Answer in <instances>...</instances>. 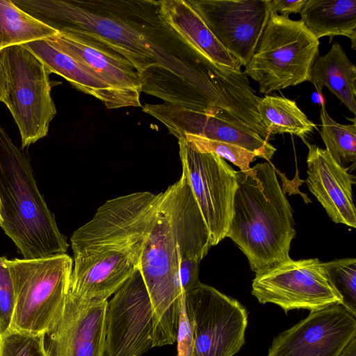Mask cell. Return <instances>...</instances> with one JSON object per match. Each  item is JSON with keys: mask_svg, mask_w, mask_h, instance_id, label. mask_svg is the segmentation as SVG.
<instances>
[{"mask_svg": "<svg viewBox=\"0 0 356 356\" xmlns=\"http://www.w3.org/2000/svg\"><path fill=\"white\" fill-rule=\"evenodd\" d=\"M26 13L58 32L108 46L136 69L142 92L193 110L227 113L241 90L239 72L192 48L161 17L159 1L24 0Z\"/></svg>", "mask_w": 356, "mask_h": 356, "instance_id": "obj_1", "label": "cell"}, {"mask_svg": "<svg viewBox=\"0 0 356 356\" xmlns=\"http://www.w3.org/2000/svg\"><path fill=\"white\" fill-rule=\"evenodd\" d=\"M236 188L226 237L246 256L258 273L290 259L296 236L291 204L270 162L248 172L236 171Z\"/></svg>", "mask_w": 356, "mask_h": 356, "instance_id": "obj_2", "label": "cell"}, {"mask_svg": "<svg viewBox=\"0 0 356 356\" xmlns=\"http://www.w3.org/2000/svg\"><path fill=\"white\" fill-rule=\"evenodd\" d=\"M1 227L24 259L66 254V237L38 188L24 153L0 127Z\"/></svg>", "mask_w": 356, "mask_h": 356, "instance_id": "obj_3", "label": "cell"}, {"mask_svg": "<svg viewBox=\"0 0 356 356\" xmlns=\"http://www.w3.org/2000/svg\"><path fill=\"white\" fill-rule=\"evenodd\" d=\"M319 55V40L302 21L272 13L243 73L255 81L259 92L273 91L309 81Z\"/></svg>", "mask_w": 356, "mask_h": 356, "instance_id": "obj_4", "label": "cell"}, {"mask_svg": "<svg viewBox=\"0 0 356 356\" xmlns=\"http://www.w3.org/2000/svg\"><path fill=\"white\" fill-rule=\"evenodd\" d=\"M15 306L10 328L46 334L60 316L69 289L72 259L67 254L7 261Z\"/></svg>", "mask_w": 356, "mask_h": 356, "instance_id": "obj_5", "label": "cell"}, {"mask_svg": "<svg viewBox=\"0 0 356 356\" xmlns=\"http://www.w3.org/2000/svg\"><path fill=\"white\" fill-rule=\"evenodd\" d=\"M138 269L155 315L154 347L172 344L177 340L183 293L179 280L176 242L162 199L143 245Z\"/></svg>", "mask_w": 356, "mask_h": 356, "instance_id": "obj_6", "label": "cell"}, {"mask_svg": "<svg viewBox=\"0 0 356 356\" xmlns=\"http://www.w3.org/2000/svg\"><path fill=\"white\" fill-rule=\"evenodd\" d=\"M5 76L3 103L20 133L22 147L47 136L56 108L51 95V72L24 44L0 51Z\"/></svg>", "mask_w": 356, "mask_h": 356, "instance_id": "obj_7", "label": "cell"}, {"mask_svg": "<svg viewBox=\"0 0 356 356\" xmlns=\"http://www.w3.org/2000/svg\"><path fill=\"white\" fill-rule=\"evenodd\" d=\"M162 196L163 192H136L106 201L90 220L73 233L70 239L73 253L105 248L128 251L140 261Z\"/></svg>", "mask_w": 356, "mask_h": 356, "instance_id": "obj_8", "label": "cell"}, {"mask_svg": "<svg viewBox=\"0 0 356 356\" xmlns=\"http://www.w3.org/2000/svg\"><path fill=\"white\" fill-rule=\"evenodd\" d=\"M255 274L252 294L260 303L277 305L285 313L298 309L321 310L342 304L323 262L318 258L290 259Z\"/></svg>", "mask_w": 356, "mask_h": 356, "instance_id": "obj_9", "label": "cell"}, {"mask_svg": "<svg viewBox=\"0 0 356 356\" xmlns=\"http://www.w3.org/2000/svg\"><path fill=\"white\" fill-rule=\"evenodd\" d=\"M186 176L209 231L211 246L226 237L236 188V171L212 153L197 151L178 140Z\"/></svg>", "mask_w": 356, "mask_h": 356, "instance_id": "obj_10", "label": "cell"}, {"mask_svg": "<svg viewBox=\"0 0 356 356\" xmlns=\"http://www.w3.org/2000/svg\"><path fill=\"white\" fill-rule=\"evenodd\" d=\"M194 328L193 356H234L245 343L246 309L236 299L200 283L184 293Z\"/></svg>", "mask_w": 356, "mask_h": 356, "instance_id": "obj_11", "label": "cell"}, {"mask_svg": "<svg viewBox=\"0 0 356 356\" xmlns=\"http://www.w3.org/2000/svg\"><path fill=\"white\" fill-rule=\"evenodd\" d=\"M107 303L104 356H140L154 347L156 318L137 269Z\"/></svg>", "mask_w": 356, "mask_h": 356, "instance_id": "obj_12", "label": "cell"}, {"mask_svg": "<svg viewBox=\"0 0 356 356\" xmlns=\"http://www.w3.org/2000/svg\"><path fill=\"white\" fill-rule=\"evenodd\" d=\"M188 1L220 44L245 67L272 14L269 0Z\"/></svg>", "mask_w": 356, "mask_h": 356, "instance_id": "obj_13", "label": "cell"}, {"mask_svg": "<svg viewBox=\"0 0 356 356\" xmlns=\"http://www.w3.org/2000/svg\"><path fill=\"white\" fill-rule=\"evenodd\" d=\"M356 337V316L342 305L311 311L277 335L267 356H339Z\"/></svg>", "mask_w": 356, "mask_h": 356, "instance_id": "obj_14", "label": "cell"}, {"mask_svg": "<svg viewBox=\"0 0 356 356\" xmlns=\"http://www.w3.org/2000/svg\"><path fill=\"white\" fill-rule=\"evenodd\" d=\"M143 111L163 124L177 140L186 134L234 144L269 161L276 149L254 130L213 111H197L163 102L146 104Z\"/></svg>", "mask_w": 356, "mask_h": 356, "instance_id": "obj_15", "label": "cell"}, {"mask_svg": "<svg viewBox=\"0 0 356 356\" xmlns=\"http://www.w3.org/2000/svg\"><path fill=\"white\" fill-rule=\"evenodd\" d=\"M107 300L83 299L69 290L63 309L45 334L47 356H104Z\"/></svg>", "mask_w": 356, "mask_h": 356, "instance_id": "obj_16", "label": "cell"}, {"mask_svg": "<svg viewBox=\"0 0 356 356\" xmlns=\"http://www.w3.org/2000/svg\"><path fill=\"white\" fill-rule=\"evenodd\" d=\"M179 256V279L184 286L199 281L202 259L211 247L208 229L186 176L163 192Z\"/></svg>", "mask_w": 356, "mask_h": 356, "instance_id": "obj_17", "label": "cell"}, {"mask_svg": "<svg viewBox=\"0 0 356 356\" xmlns=\"http://www.w3.org/2000/svg\"><path fill=\"white\" fill-rule=\"evenodd\" d=\"M68 290L86 300H107L138 269L139 261L129 252L90 248L74 253Z\"/></svg>", "mask_w": 356, "mask_h": 356, "instance_id": "obj_18", "label": "cell"}, {"mask_svg": "<svg viewBox=\"0 0 356 356\" xmlns=\"http://www.w3.org/2000/svg\"><path fill=\"white\" fill-rule=\"evenodd\" d=\"M308 147V188L336 223L356 227L353 186L355 177L349 168L339 165L326 149L302 140Z\"/></svg>", "mask_w": 356, "mask_h": 356, "instance_id": "obj_19", "label": "cell"}, {"mask_svg": "<svg viewBox=\"0 0 356 356\" xmlns=\"http://www.w3.org/2000/svg\"><path fill=\"white\" fill-rule=\"evenodd\" d=\"M48 39L110 86L138 95L142 92L136 69L108 46L86 36L58 31Z\"/></svg>", "mask_w": 356, "mask_h": 356, "instance_id": "obj_20", "label": "cell"}, {"mask_svg": "<svg viewBox=\"0 0 356 356\" xmlns=\"http://www.w3.org/2000/svg\"><path fill=\"white\" fill-rule=\"evenodd\" d=\"M24 45L42 60L51 73L61 76L77 90L95 97L106 108L142 106L140 95L110 86L79 61L58 49L49 39Z\"/></svg>", "mask_w": 356, "mask_h": 356, "instance_id": "obj_21", "label": "cell"}, {"mask_svg": "<svg viewBox=\"0 0 356 356\" xmlns=\"http://www.w3.org/2000/svg\"><path fill=\"white\" fill-rule=\"evenodd\" d=\"M164 22L192 48L213 62L236 71L241 65L217 40L188 0L159 1Z\"/></svg>", "mask_w": 356, "mask_h": 356, "instance_id": "obj_22", "label": "cell"}, {"mask_svg": "<svg viewBox=\"0 0 356 356\" xmlns=\"http://www.w3.org/2000/svg\"><path fill=\"white\" fill-rule=\"evenodd\" d=\"M309 81L319 95L327 87L353 114H356V67L341 44L334 42L330 49L318 56L312 67Z\"/></svg>", "mask_w": 356, "mask_h": 356, "instance_id": "obj_23", "label": "cell"}, {"mask_svg": "<svg viewBox=\"0 0 356 356\" xmlns=\"http://www.w3.org/2000/svg\"><path fill=\"white\" fill-rule=\"evenodd\" d=\"M300 13L306 29L318 40L346 36L356 49V0H307Z\"/></svg>", "mask_w": 356, "mask_h": 356, "instance_id": "obj_24", "label": "cell"}, {"mask_svg": "<svg viewBox=\"0 0 356 356\" xmlns=\"http://www.w3.org/2000/svg\"><path fill=\"white\" fill-rule=\"evenodd\" d=\"M257 110L266 130L273 138L276 134H290L305 139L316 124L298 108L295 101L284 97L266 95Z\"/></svg>", "mask_w": 356, "mask_h": 356, "instance_id": "obj_25", "label": "cell"}, {"mask_svg": "<svg viewBox=\"0 0 356 356\" xmlns=\"http://www.w3.org/2000/svg\"><path fill=\"white\" fill-rule=\"evenodd\" d=\"M58 31L32 17L13 1L0 0V51L50 38Z\"/></svg>", "mask_w": 356, "mask_h": 356, "instance_id": "obj_26", "label": "cell"}, {"mask_svg": "<svg viewBox=\"0 0 356 356\" xmlns=\"http://www.w3.org/2000/svg\"><path fill=\"white\" fill-rule=\"evenodd\" d=\"M321 122V136L326 150L341 167L349 163L355 165L356 161V126L342 124L334 120L328 114L325 105L321 102L320 111Z\"/></svg>", "mask_w": 356, "mask_h": 356, "instance_id": "obj_27", "label": "cell"}, {"mask_svg": "<svg viewBox=\"0 0 356 356\" xmlns=\"http://www.w3.org/2000/svg\"><path fill=\"white\" fill-rule=\"evenodd\" d=\"M328 278L342 299V305L356 316V259L343 258L323 262Z\"/></svg>", "mask_w": 356, "mask_h": 356, "instance_id": "obj_28", "label": "cell"}, {"mask_svg": "<svg viewBox=\"0 0 356 356\" xmlns=\"http://www.w3.org/2000/svg\"><path fill=\"white\" fill-rule=\"evenodd\" d=\"M182 138L193 149L201 152L212 153L224 160H228L242 172L249 171L250 163L257 157L254 153L234 144L191 134H186Z\"/></svg>", "mask_w": 356, "mask_h": 356, "instance_id": "obj_29", "label": "cell"}, {"mask_svg": "<svg viewBox=\"0 0 356 356\" xmlns=\"http://www.w3.org/2000/svg\"><path fill=\"white\" fill-rule=\"evenodd\" d=\"M44 337L9 328L0 332V356H47Z\"/></svg>", "mask_w": 356, "mask_h": 356, "instance_id": "obj_30", "label": "cell"}, {"mask_svg": "<svg viewBox=\"0 0 356 356\" xmlns=\"http://www.w3.org/2000/svg\"><path fill=\"white\" fill-rule=\"evenodd\" d=\"M7 261L0 256V332L10 328L15 306L13 281Z\"/></svg>", "mask_w": 356, "mask_h": 356, "instance_id": "obj_31", "label": "cell"}, {"mask_svg": "<svg viewBox=\"0 0 356 356\" xmlns=\"http://www.w3.org/2000/svg\"><path fill=\"white\" fill-rule=\"evenodd\" d=\"M177 356H193L194 346L193 322L189 304L183 293L177 335Z\"/></svg>", "mask_w": 356, "mask_h": 356, "instance_id": "obj_32", "label": "cell"}, {"mask_svg": "<svg viewBox=\"0 0 356 356\" xmlns=\"http://www.w3.org/2000/svg\"><path fill=\"white\" fill-rule=\"evenodd\" d=\"M307 0H269L271 13H280V15L289 17L291 13H300Z\"/></svg>", "mask_w": 356, "mask_h": 356, "instance_id": "obj_33", "label": "cell"}, {"mask_svg": "<svg viewBox=\"0 0 356 356\" xmlns=\"http://www.w3.org/2000/svg\"><path fill=\"white\" fill-rule=\"evenodd\" d=\"M6 92V76L2 59L0 55V102H3Z\"/></svg>", "mask_w": 356, "mask_h": 356, "instance_id": "obj_34", "label": "cell"}, {"mask_svg": "<svg viewBox=\"0 0 356 356\" xmlns=\"http://www.w3.org/2000/svg\"><path fill=\"white\" fill-rule=\"evenodd\" d=\"M339 356H356V337L348 342Z\"/></svg>", "mask_w": 356, "mask_h": 356, "instance_id": "obj_35", "label": "cell"}, {"mask_svg": "<svg viewBox=\"0 0 356 356\" xmlns=\"http://www.w3.org/2000/svg\"><path fill=\"white\" fill-rule=\"evenodd\" d=\"M3 223V218H2V215H1V202H0V227L1 226Z\"/></svg>", "mask_w": 356, "mask_h": 356, "instance_id": "obj_36", "label": "cell"}]
</instances>
